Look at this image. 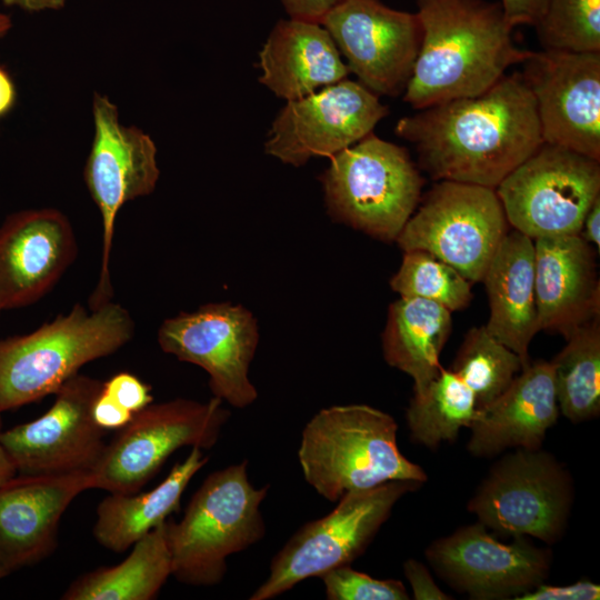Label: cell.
Masks as SVG:
<instances>
[{
	"label": "cell",
	"instance_id": "cell-1",
	"mask_svg": "<svg viewBox=\"0 0 600 600\" xmlns=\"http://www.w3.org/2000/svg\"><path fill=\"white\" fill-rule=\"evenodd\" d=\"M396 133L414 146L433 180L492 189L543 143L536 100L518 72L481 94L401 118Z\"/></svg>",
	"mask_w": 600,
	"mask_h": 600
},
{
	"label": "cell",
	"instance_id": "cell-2",
	"mask_svg": "<svg viewBox=\"0 0 600 600\" xmlns=\"http://www.w3.org/2000/svg\"><path fill=\"white\" fill-rule=\"evenodd\" d=\"M416 1L422 40L403 101L417 110L481 94L532 52L513 43L500 2Z\"/></svg>",
	"mask_w": 600,
	"mask_h": 600
},
{
	"label": "cell",
	"instance_id": "cell-3",
	"mask_svg": "<svg viewBox=\"0 0 600 600\" xmlns=\"http://www.w3.org/2000/svg\"><path fill=\"white\" fill-rule=\"evenodd\" d=\"M397 431L392 416L367 404L321 409L304 426L298 449L306 482L330 502L393 480L426 482L424 470L400 451Z\"/></svg>",
	"mask_w": 600,
	"mask_h": 600
},
{
	"label": "cell",
	"instance_id": "cell-4",
	"mask_svg": "<svg viewBox=\"0 0 600 600\" xmlns=\"http://www.w3.org/2000/svg\"><path fill=\"white\" fill-rule=\"evenodd\" d=\"M134 333L129 311L108 302L76 304L34 331L0 340V413L54 392L90 361L110 356Z\"/></svg>",
	"mask_w": 600,
	"mask_h": 600
},
{
	"label": "cell",
	"instance_id": "cell-5",
	"mask_svg": "<svg viewBox=\"0 0 600 600\" xmlns=\"http://www.w3.org/2000/svg\"><path fill=\"white\" fill-rule=\"evenodd\" d=\"M248 460L210 473L191 497L182 519L166 521L172 573L192 587L219 584L230 556L266 536L261 512L269 486L256 488Z\"/></svg>",
	"mask_w": 600,
	"mask_h": 600
},
{
	"label": "cell",
	"instance_id": "cell-6",
	"mask_svg": "<svg viewBox=\"0 0 600 600\" xmlns=\"http://www.w3.org/2000/svg\"><path fill=\"white\" fill-rule=\"evenodd\" d=\"M321 181L337 221L383 241L397 240L424 184L408 151L372 132L332 156Z\"/></svg>",
	"mask_w": 600,
	"mask_h": 600
},
{
	"label": "cell",
	"instance_id": "cell-7",
	"mask_svg": "<svg viewBox=\"0 0 600 600\" xmlns=\"http://www.w3.org/2000/svg\"><path fill=\"white\" fill-rule=\"evenodd\" d=\"M420 482L393 480L343 494L328 514L304 523L272 558L250 600L273 599L298 583L348 566L368 548L396 503Z\"/></svg>",
	"mask_w": 600,
	"mask_h": 600
},
{
	"label": "cell",
	"instance_id": "cell-8",
	"mask_svg": "<svg viewBox=\"0 0 600 600\" xmlns=\"http://www.w3.org/2000/svg\"><path fill=\"white\" fill-rule=\"evenodd\" d=\"M573 496L571 474L553 454L518 448L491 467L468 510L497 533L552 544L566 531Z\"/></svg>",
	"mask_w": 600,
	"mask_h": 600
},
{
	"label": "cell",
	"instance_id": "cell-9",
	"mask_svg": "<svg viewBox=\"0 0 600 600\" xmlns=\"http://www.w3.org/2000/svg\"><path fill=\"white\" fill-rule=\"evenodd\" d=\"M230 418L223 401L173 399L150 403L106 444L91 470L93 489L137 493L178 449H211Z\"/></svg>",
	"mask_w": 600,
	"mask_h": 600
},
{
	"label": "cell",
	"instance_id": "cell-10",
	"mask_svg": "<svg viewBox=\"0 0 600 600\" xmlns=\"http://www.w3.org/2000/svg\"><path fill=\"white\" fill-rule=\"evenodd\" d=\"M508 232L509 222L494 189L440 180L396 241L403 251L431 253L472 283L482 282Z\"/></svg>",
	"mask_w": 600,
	"mask_h": 600
},
{
	"label": "cell",
	"instance_id": "cell-11",
	"mask_svg": "<svg viewBox=\"0 0 600 600\" xmlns=\"http://www.w3.org/2000/svg\"><path fill=\"white\" fill-rule=\"evenodd\" d=\"M494 190L509 226L532 240L579 234L600 197V160L543 142Z\"/></svg>",
	"mask_w": 600,
	"mask_h": 600
},
{
	"label": "cell",
	"instance_id": "cell-12",
	"mask_svg": "<svg viewBox=\"0 0 600 600\" xmlns=\"http://www.w3.org/2000/svg\"><path fill=\"white\" fill-rule=\"evenodd\" d=\"M92 116L94 133L83 179L101 214L102 250L90 310L112 301L110 259L118 212L126 202L150 194L160 176L153 140L141 129L122 124L118 107L107 96L93 94Z\"/></svg>",
	"mask_w": 600,
	"mask_h": 600
},
{
	"label": "cell",
	"instance_id": "cell-13",
	"mask_svg": "<svg viewBox=\"0 0 600 600\" xmlns=\"http://www.w3.org/2000/svg\"><path fill=\"white\" fill-rule=\"evenodd\" d=\"M157 339L163 352L208 373L213 397L239 409L257 400L249 367L259 336L246 308L223 302L181 312L161 323Z\"/></svg>",
	"mask_w": 600,
	"mask_h": 600
},
{
	"label": "cell",
	"instance_id": "cell-14",
	"mask_svg": "<svg viewBox=\"0 0 600 600\" xmlns=\"http://www.w3.org/2000/svg\"><path fill=\"white\" fill-rule=\"evenodd\" d=\"M320 24L361 84L378 96L404 92L422 40L417 12L396 10L380 0H340Z\"/></svg>",
	"mask_w": 600,
	"mask_h": 600
},
{
	"label": "cell",
	"instance_id": "cell-15",
	"mask_svg": "<svg viewBox=\"0 0 600 600\" xmlns=\"http://www.w3.org/2000/svg\"><path fill=\"white\" fill-rule=\"evenodd\" d=\"M387 114L378 94L343 79L287 101L272 122L264 150L296 167L314 157L331 158L370 134Z\"/></svg>",
	"mask_w": 600,
	"mask_h": 600
},
{
	"label": "cell",
	"instance_id": "cell-16",
	"mask_svg": "<svg viewBox=\"0 0 600 600\" xmlns=\"http://www.w3.org/2000/svg\"><path fill=\"white\" fill-rule=\"evenodd\" d=\"M424 554L443 581L477 600L517 599L544 583L552 563L550 549L526 537L503 543L479 521L433 541Z\"/></svg>",
	"mask_w": 600,
	"mask_h": 600
},
{
	"label": "cell",
	"instance_id": "cell-17",
	"mask_svg": "<svg viewBox=\"0 0 600 600\" xmlns=\"http://www.w3.org/2000/svg\"><path fill=\"white\" fill-rule=\"evenodd\" d=\"M102 381L77 373L56 392L49 410L33 421L1 431L0 440L21 474L91 471L106 431L91 416Z\"/></svg>",
	"mask_w": 600,
	"mask_h": 600
},
{
	"label": "cell",
	"instance_id": "cell-18",
	"mask_svg": "<svg viewBox=\"0 0 600 600\" xmlns=\"http://www.w3.org/2000/svg\"><path fill=\"white\" fill-rule=\"evenodd\" d=\"M521 77L543 142L600 160V52H531Z\"/></svg>",
	"mask_w": 600,
	"mask_h": 600
},
{
	"label": "cell",
	"instance_id": "cell-19",
	"mask_svg": "<svg viewBox=\"0 0 600 600\" xmlns=\"http://www.w3.org/2000/svg\"><path fill=\"white\" fill-rule=\"evenodd\" d=\"M76 257V236L61 211L30 209L7 217L0 227L1 310L42 298Z\"/></svg>",
	"mask_w": 600,
	"mask_h": 600
},
{
	"label": "cell",
	"instance_id": "cell-20",
	"mask_svg": "<svg viewBox=\"0 0 600 600\" xmlns=\"http://www.w3.org/2000/svg\"><path fill=\"white\" fill-rule=\"evenodd\" d=\"M88 489L91 471L16 474L0 486V566L7 574L53 552L63 512Z\"/></svg>",
	"mask_w": 600,
	"mask_h": 600
},
{
	"label": "cell",
	"instance_id": "cell-21",
	"mask_svg": "<svg viewBox=\"0 0 600 600\" xmlns=\"http://www.w3.org/2000/svg\"><path fill=\"white\" fill-rule=\"evenodd\" d=\"M534 241V287L540 330L568 339L600 317L596 251L580 234Z\"/></svg>",
	"mask_w": 600,
	"mask_h": 600
},
{
	"label": "cell",
	"instance_id": "cell-22",
	"mask_svg": "<svg viewBox=\"0 0 600 600\" xmlns=\"http://www.w3.org/2000/svg\"><path fill=\"white\" fill-rule=\"evenodd\" d=\"M559 417L551 362H529L509 387L479 413L468 451L491 458L510 449H539Z\"/></svg>",
	"mask_w": 600,
	"mask_h": 600
},
{
	"label": "cell",
	"instance_id": "cell-23",
	"mask_svg": "<svg viewBox=\"0 0 600 600\" xmlns=\"http://www.w3.org/2000/svg\"><path fill=\"white\" fill-rule=\"evenodd\" d=\"M259 81L287 101L308 96L347 78L332 37L318 22L279 21L259 53Z\"/></svg>",
	"mask_w": 600,
	"mask_h": 600
},
{
	"label": "cell",
	"instance_id": "cell-24",
	"mask_svg": "<svg viewBox=\"0 0 600 600\" xmlns=\"http://www.w3.org/2000/svg\"><path fill=\"white\" fill-rule=\"evenodd\" d=\"M482 282L489 301L487 330L529 363V346L538 331L534 241L509 231L496 250Z\"/></svg>",
	"mask_w": 600,
	"mask_h": 600
},
{
	"label": "cell",
	"instance_id": "cell-25",
	"mask_svg": "<svg viewBox=\"0 0 600 600\" xmlns=\"http://www.w3.org/2000/svg\"><path fill=\"white\" fill-rule=\"evenodd\" d=\"M208 462L202 449L193 447L174 464L166 479L143 493H110L97 508L96 540L120 553L164 522L179 508L180 499L193 476Z\"/></svg>",
	"mask_w": 600,
	"mask_h": 600
},
{
	"label": "cell",
	"instance_id": "cell-26",
	"mask_svg": "<svg viewBox=\"0 0 600 600\" xmlns=\"http://www.w3.org/2000/svg\"><path fill=\"white\" fill-rule=\"evenodd\" d=\"M451 329V311L437 302L400 297L390 304L382 333L383 357L412 378L414 393H421L440 373L439 357Z\"/></svg>",
	"mask_w": 600,
	"mask_h": 600
},
{
	"label": "cell",
	"instance_id": "cell-27",
	"mask_svg": "<svg viewBox=\"0 0 600 600\" xmlns=\"http://www.w3.org/2000/svg\"><path fill=\"white\" fill-rule=\"evenodd\" d=\"M167 521V520H166ZM166 521L133 546L119 564L87 572L68 587L66 600H151L172 573Z\"/></svg>",
	"mask_w": 600,
	"mask_h": 600
},
{
	"label": "cell",
	"instance_id": "cell-28",
	"mask_svg": "<svg viewBox=\"0 0 600 600\" xmlns=\"http://www.w3.org/2000/svg\"><path fill=\"white\" fill-rule=\"evenodd\" d=\"M559 412L573 423L600 414V317L578 328L550 361Z\"/></svg>",
	"mask_w": 600,
	"mask_h": 600
},
{
	"label": "cell",
	"instance_id": "cell-29",
	"mask_svg": "<svg viewBox=\"0 0 600 600\" xmlns=\"http://www.w3.org/2000/svg\"><path fill=\"white\" fill-rule=\"evenodd\" d=\"M479 410L472 391L449 369L441 368L421 393H414L406 412L411 439L428 448L457 439Z\"/></svg>",
	"mask_w": 600,
	"mask_h": 600
},
{
	"label": "cell",
	"instance_id": "cell-30",
	"mask_svg": "<svg viewBox=\"0 0 600 600\" xmlns=\"http://www.w3.org/2000/svg\"><path fill=\"white\" fill-rule=\"evenodd\" d=\"M523 368L520 357L496 339L486 326L471 328L450 366L472 391L478 410L497 399Z\"/></svg>",
	"mask_w": 600,
	"mask_h": 600
},
{
	"label": "cell",
	"instance_id": "cell-31",
	"mask_svg": "<svg viewBox=\"0 0 600 600\" xmlns=\"http://www.w3.org/2000/svg\"><path fill=\"white\" fill-rule=\"evenodd\" d=\"M390 287L400 297L437 302L449 311L463 310L473 294L471 282L453 267L423 250L404 251Z\"/></svg>",
	"mask_w": 600,
	"mask_h": 600
},
{
	"label": "cell",
	"instance_id": "cell-32",
	"mask_svg": "<svg viewBox=\"0 0 600 600\" xmlns=\"http://www.w3.org/2000/svg\"><path fill=\"white\" fill-rule=\"evenodd\" d=\"M534 27L542 50L600 52V0H548Z\"/></svg>",
	"mask_w": 600,
	"mask_h": 600
},
{
	"label": "cell",
	"instance_id": "cell-33",
	"mask_svg": "<svg viewBox=\"0 0 600 600\" xmlns=\"http://www.w3.org/2000/svg\"><path fill=\"white\" fill-rule=\"evenodd\" d=\"M320 579L328 600H408L404 584L400 580L376 579L348 566L323 573Z\"/></svg>",
	"mask_w": 600,
	"mask_h": 600
},
{
	"label": "cell",
	"instance_id": "cell-34",
	"mask_svg": "<svg viewBox=\"0 0 600 600\" xmlns=\"http://www.w3.org/2000/svg\"><path fill=\"white\" fill-rule=\"evenodd\" d=\"M102 391L119 406L136 414L150 403L153 397L151 388L129 372H118L102 382Z\"/></svg>",
	"mask_w": 600,
	"mask_h": 600
},
{
	"label": "cell",
	"instance_id": "cell-35",
	"mask_svg": "<svg viewBox=\"0 0 600 600\" xmlns=\"http://www.w3.org/2000/svg\"><path fill=\"white\" fill-rule=\"evenodd\" d=\"M600 598V586L581 580L567 586H538L516 600H596Z\"/></svg>",
	"mask_w": 600,
	"mask_h": 600
},
{
	"label": "cell",
	"instance_id": "cell-36",
	"mask_svg": "<svg viewBox=\"0 0 600 600\" xmlns=\"http://www.w3.org/2000/svg\"><path fill=\"white\" fill-rule=\"evenodd\" d=\"M403 572L408 579L416 600H448L452 599L434 582L428 568L420 561L408 559L403 563Z\"/></svg>",
	"mask_w": 600,
	"mask_h": 600
},
{
	"label": "cell",
	"instance_id": "cell-37",
	"mask_svg": "<svg viewBox=\"0 0 600 600\" xmlns=\"http://www.w3.org/2000/svg\"><path fill=\"white\" fill-rule=\"evenodd\" d=\"M91 416L94 423L107 431L122 429L134 414L119 406L101 389L93 400Z\"/></svg>",
	"mask_w": 600,
	"mask_h": 600
},
{
	"label": "cell",
	"instance_id": "cell-38",
	"mask_svg": "<svg viewBox=\"0 0 600 600\" xmlns=\"http://www.w3.org/2000/svg\"><path fill=\"white\" fill-rule=\"evenodd\" d=\"M500 3L507 21L514 28L522 24L536 26L547 8L548 0H501Z\"/></svg>",
	"mask_w": 600,
	"mask_h": 600
},
{
	"label": "cell",
	"instance_id": "cell-39",
	"mask_svg": "<svg viewBox=\"0 0 600 600\" xmlns=\"http://www.w3.org/2000/svg\"><path fill=\"white\" fill-rule=\"evenodd\" d=\"M340 0H281L292 19L320 23L326 13Z\"/></svg>",
	"mask_w": 600,
	"mask_h": 600
},
{
	"label": "cell",
	"instance_id": "cell-40",
	"mask_svg": "<svg viewBox=\"0 0 600 600\" xmlns=\"http://www.w3.org/2000/svg\"><path fill=\"white\" fill-rule=\"evenodd\" d=\"M580 237L591 246L600 249V197H598L590 209L588 210L582 228L580 230Z\"/></svg>",
	"mask_w": 600,
	"mask_h": 600
},
{
	"label": "cell",
	"instance_id": "cell-41",
	"mask_svg": "<svg viewBox=\"0 0 600 600\" xmlns=\"http://www.w3.org/2000/svg\"><path fill=\"white\" fill-rule=\"evenodd\" d=\"M17 90L9 72L0 66V119L6 117L14 107Z\"/></svg>",
	"mask_w": 600,
	"mask_h": 600
},
{
	"label": "cell",
	"instance_id": "cell-42",
	"mask_svg": "<svg viewBox=\"0 0 600 600\" xmlns=\"http://www.w3.org/2000/svg\"><path fill=\"white\" fill-rule=\"evenodd\" d=\"M8 7H18L28 12L59 10L67 0H1Z\"/></svg>",
	"mask_w": 600,
	"mask_h": 600
},
{
	"label": "cell",
	"instance_id": "cell-43",
	"mask_svg": "<svg viewBox=\"0 0 600 600\" xmlns=\"http://www.w3.org/2000/svg\"><path fill=\"white\" fill-rule=\"evenodd\" d=\"M1 427V420H0ZM1 434V430H0ZM17 469L0 440V486L17 474Z\"/></svg>",
	"mask_w": 600,
	"mask_h": 600
},
{
	"label": "cell",
	"instance_id": "cell-44",
	"mask_svg": "<svg viewBox=\"0 0 600 600\" xmlns=\"http://www.w3.org/2000/svg\"><path fill=\"white\" fill-rule=\"evenodd\" d=\"M12 27L11 19L0 12V38L3 37Z\"/></svg>",
	"mask_w": 600,
	"mask_h": 600
},
{
	"label": "cell",
	"instance_id": "cell-45",
	"mask_svg": "<svg viewBox=\"0 0 600 600\" xmlns=\"http://www.w3.org/2000/svg\"><path fill=\"white\" fill-rule=\"evenodd\" d=\"M6 576H8L7 572H6L4 569L0 566V580H1L2 578H4Z\"/></svg>",
	"mask_w": 600,
	"mask_h": 600
},
{
	"label": "cell",
	"instance_id": "cell-46",
	"mask_svg": "<svg viewBox=\"0 0 600 600\" xmlns=\"http://www.w3.org/2000/svg\"><path fill=\"white\" fill-rule=\"evenodd\" d=\"M0 311H1V308H0Z\"/></svg>",
	"mask_w": 600,
	"mask_h": 600
}]
</instances>
